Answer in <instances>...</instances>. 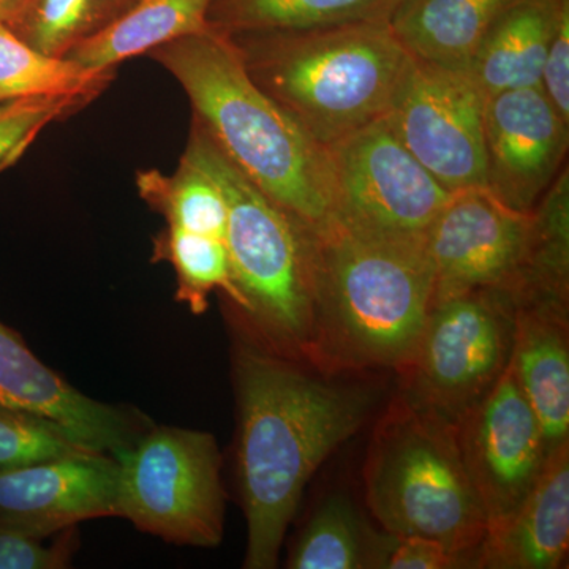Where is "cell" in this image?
Wrapping results in <instances>:
<instances>
[{
	"instance_id": "obj_26",
	"label": "cell",
	"mask_w": 569,
	"mask_h": 569,
	"mask_svg": "<svg viewBox=\"0 0 569 569\" xmlns=\"http://www.w3.org/2000/svg\"><path fill=\"white\" fill-rule=\"evenodd\" d=\"M516 296L569 298V171L567 164L533 211L529 261Z\"/></svg>"
},
{
	"instance_id": "obj_17",
	"label": "cell",
	"mask_w": 569,
	"mask_h": 569,
	"mask_svg": "<svg viewBox=\"0 0 569 569\" xmlns=\"http://www.w3.org/2000/svg\"><path fill=\"white\" fill-rule=\"evenodd\" d=\"M568 549L569 443L549 456L537 485L511 519L486 533L475 568H563Z\"/></svg>"
},
{
	"instance_id": "obj_16",
	"label": "cell",
	"mask_w": 569,
	"mask_h": 569,
	"mask_svg": "<svg viewBox=\"0 0 569 569\" xmlns=\"http://www.w3.org/2000/svg\"><path fill=\"white\" fill-rule=\"evenodd\" d=\"M516 299L509 366L537 415L550 456L569 443L568 305L530 296Z\"/></svg>"
},
{
	"instance_id": "obj_6",
	"label": "cell",
	"mask_w": 569,
	"mask_h": 569,
	"mask_svg": "<svg viewBox=\"0 0 569 569\" xmlns=\"http://www.w3.org/2000/svg\"><path fill=\"white\" fill-rule=\"evenodd\" d=\"M182 157L211 176L227 201L224 246L247 320L272 353L307 361L313 332L307 224L269 200L193 119Z\"/></svg>"
},
{
	"instance_id": "obj_4",
	"label": "cell",
	"mask_w": 569,
	"mask_h": 569,
	"mask_svg": "<svg viewBox=\"0 0 569 569\" xmlns=\"http://www.w3.org/2000/svg\"><path fill=\"white\" fill-rule=\"evenodd\" d=\"M228 37L250 80L323 148L387 118L411 63L389 21Z\"/></svg>"
},
{
	"instance_id": "obj_15",
	"label": "cell",
	"mask_w": 569,
	"mask_h": 569,
	"mask_svg": "<svg viewBox=\"0 0 569 569\" xmlns=\"http://www.w3.org/2000/svg\"><path fill=\"white\" fill-rule=\"evenodd\" d=\"M0 407L50 426L86 451L116 456L134 440L123 411L82 395L0 323Z\"/></svg>"
},
{
	"instance_id": "obj_8",
	"label": "cell",
	"mask_w": 569,
	"mask_h": 569,
	"mask_svg": "<svg viewBox=\"0 0 569 569\" xmlns=\"http://www.w3.org/2000/svg\"><path fill=\"white\" fill-rule=\"evenodd\" d=\"M112 458L119 466V516L176 545H220L222 458L211 433L159 427Z\"/></svg>"
},
{
	"instance_id": "obj_28",
	"label": "cell",
	"mask_w": 569,
	"mask_h": 569,
	"mask_svg": "<svg viewBox=\"0 0 569 569\" xmlns=\"http://www.w3.org/2000/svg\"><path fill=\"white\" fill-rule=\"evenodd\" d=\"M89 103L82 97H32L0 103V173L20 162L41 130Z\"/></svg>"
},
{
	"instance_id": "obj_18",
	"label": "cell",
	"mask_w": 569,
	"mask_h": 569,
	"mask_svg": "<svg viewBox=\"0 0 569 569\" xmlns=\"http://www.w3.org/2000/svg\"><path fill=\"white\" fill-rule=\"evenodd\" d=\"M559 0H518L505 10L468 63L486 99L508 89L541 86Z\"/></svg>"
},
{
	"instance_id": "obj_30",
	"label": "cell",
	"mask_w": 569,
	"mask_h": 569,
	"mask_svg": "<svg viewBox=\"0 0 569 569\" xmlns=\"http://www.w3.org/2000/svg\"><path fill=\"white\" fill-rule=\"evenodd\" d=\"M70 553L67 542L43 546L41 538L0 526V569H62Z\"/></svg>"
},
{
	"instance_id": "obj_7",
	"label": "cell",
	"mask_w": 569,
	"mask_h": 569,
	"mask_svg": "<svg viewBox=\"0 0 569 569\" xmlns=\"http://www.w3.org/2000/svg\"><path fill=\"white\" fill-rule=\"evenodd\" d=\"M516 306L497 288L433 295L417 347L397 370L399 395L458 426L509 365Z\"/></svg>"
},
{
	"instance_id": "obj_19",
	"label": "cell",
	"mask_w": 569,
	"mask_h": 569,
	"mask_svg": "<svg viewBox=\"0 0 569 569\" xmlns=\"http://www.w3.org/2000/svg\"><path fill=\"white\" fill-rule=\"evenodd\" d=\"M515 2L400 0L389 24L415 59L467 69L490 26Z\"/></svg>"
},
{
	"instance_id": "obj_2",
	"label": "cell",
	"mask_w": 569,
	"mask_h": 569,
	"mask_svg": "<svg viewBox=\"0 0 569 569\" xmlns=\"http://www.w3.org/2000/svg\"><path fill=\"white\" fill-rule=\"evenodd\" d=\"M313 332L321 372L400 369L436 295L426 239L367 233L329 217L307 227Z\"/></svg>"
},
{
	"instance_id": "obj_31",
	"label": "cell",
	"mask_w": 569,
	"mask_h": 569,
	"mask_svg": "<svg viewBox=\"0 0 569 569\" xmlns=\"http://www.w3.org/2000/svg\"><path fill=\"white\" fill-rule=\"evenodd\" d=\"M541 88L565 122L569 123V0L557 3Z\"/></svg>"
},
{
	"instance_id": "obj_9",
	"label": "cell",
	"mask_w": 569,
	"mask_h": 569,
	"mask_svg": "<svg viewBox=\"0 0 569 569\" xmlns=\"http://www.w3.org/2000/svg\"><path fill=\"white\" fill-rule=\"evenodd\" d=\"M326 152L331 217L355 230L426 239L451 198L397 140L385 118L328 146Z\"/></svg>"
},
{
	"instance_id": "obj_13",
	"label": "cell",
	"mask_w": 569,
	"mask_h": 569,
	"mask_svg": "<svg viewBox=\"0 0 569 569\" xmlns=\"http://www.w3.org/2000/svg\"><path fill=\"white\" fill-rule=\"evenodd\" d=\"M569 123L541 86L486 99L485 187L501 203L533 212L563 170Z\"/></svg>"
},
{
	"instance_id": "obj_14",
	"label": "cell",
	"mask_w": 569,
	"mask_h": 569,
	"mask_svg": "<svg viewBox=\"0 0 569 569\" xmlns=\"http://www.w3.org/2000/svg\"><path fill=\"white\" fill-rule=\"evenodd\" d=\"M119 516V466L110 455L77 451L0 470V526L48 538Z\"/></svg>"
},
{
	"instance_id": "obj_25",
	"label": "cell",
	"mask_w": 569,
	"mask_h": 569,
	"mask_svg": "<svg viewBox=\"0 0 569 569\" xmlns=\"http://www.w3.org/2000/svg\"><path fill=\"white\" fill-rule=\"evenodd\" d=\"M134 182L142 201L162 213L168 224L224 241L227 201L211 176L197 164L181 156L173 174H164L157 168L140 170Z\"/></svg>"
},
{
	"instance_id": "obj_24",
	"label": "cell",
	"mask_w": 569,
	"mask_h": 569,
	"mask_svg": "<svg viewBox=\"0 0 569 569\" xmlns=\"http://www.w3.org/2000/svg\"><path fill=\"white\" fill-rule=\"evenodd\" d=\"M137 0H22L6 22L26 43L56 58L99 36Z\"/></svg>"
},
{
	"instance_id": "obj_10",
	"label": "cell",
	"mask_w": 569,
	"mask_h": 569,
	"mask_svg": "<svg viewBox=\"0 0 569 569\" xmlns=\"http://www.w3.org/2000/svg\"><path fill=\"white\" fill-rule=\"evenodd\" d=\"M485 107L470 71L411 56L385 119L403 148L455 193L485 186Z\"/></svg>"
},
{
	"instance_id": "obj_11",
	"label": "cell",
	"mask_w": 569,
	"mask_h": 569,
	"mask_svg": "<svg viewBox=\"0 0 569 569\" xmlns=\"http://www.w3.org/2000/svg\"><path fill=\"white\" fill-rule=\"evenodd\" d=\"M458 441L488 533L500 529L535 488L549 459L537 415L511 366L460 419Z\"/></svg>"
},
{
	"instance_id": "obj_3",
	"label": "cell",
	"mask_w": 569,
	"mask_h": 569,
	"mask_svg": "<svg viewBox=\"0 0 569 569\" xmlns=\"http://www.w3.org/2000/svg\"><path fill=\"white\" fill-rule=\"evenodd\" d=\"M146 56L182 86L193 121L269 200L307 227L331 217L326 148L250 80L227 33L211 28Z\"/></svg>"
},
{
	"instance_id": "obj_12",
	"label": "cell",
	"mask_w": 569,
	"mask_h": 569,
	"mask_svg": "<svg viewBox=\"0 0 569 569\" xmlns=\"http://www.w3.org/2000/svg\"><path fill=\"white\" fill-rule=\"evenodd\" d=\"M533 212L501 203L485 186L451 194L426 234L436 295L497 288L516 293L529 261Z\"/></svg>"
},
{
	"instance_id": "obj_32",
	"label": "cell",
	"mask_w": 569,
	"mask_h": 569,
	"mask_svg": "<svg viewBox=\"0 0 569 569\" xmlns=\"http://www.w3.org/2000/svg\"><path fill=\"white\" fill-rule=\"evenodd\" d=\"M381 568L387 569H458L470 568L468 561L447 546L429 538H397L389 535Z\"/></svg>"
},
{
	"instance_id": "obj_5",
	"label": "cell",
	"mask_w": 569,
	"mask_h": 569,
	"mask_svg": "<svg viewBox=\"0 0 569 569\" xmlns=\"http://www.w3.org/2000/svg\"><path fill=\"white\" fill-rule=\"evenodd\" d=\"M362 479L367 508L385 533L433 539L475 568L488 523L460 456L458 426L397 395L373 429Z\"/></svg>"
},
{
	"instance_id": "obj_27",
	"label": "cell",
	"mask_w": 569,
	"mask_h": 569,
	"mask_svg": "<svg viewBox=\"0 0 569 569\" xmlns=\"http://www.w3.org/2000/svg\"><path fill=\"white\" fill-rule=\"evenodd\" d=\"M153 260L173 266L178 279L176 299L186 302L193 313L208 310V296L213 290H222L239 309L244 306L223 239L168 224L153 242Z\"/></svg>"
},
{
	"instance_id": "obj_21",
	"label": "cell",
	"mask_w": 569,
	"mask_h": 569,
	"mask_svg": "<svg viewBox=\"0 0 569 569\" xmlns=\"http://www.w3.org/2000/svg\"><path fill=\"white\" fill-rule=\"evenodd\" d=\"M400 0H213L209 24L233 36L241 32L299 31L391 20Z\"/></svg>"
},
{
	"instance_id": "obj_23",
	"label": "cell",
	"mask_w": 569,
	"mask_h": 569,
	"mask_svg": "<svg viewBox=\"0 0 569 569\" xmlns=\"http://www.w3.org/2000/svg\"><path fill=\"white\" fill-rule=\"evenodd\" d=\"M389 535L376 538L350 498L329 497L302 530L288 559L291 569L381 568Z\"/></svg>"
},
{
	"instance_id": "obj_20",
	"label": "cell",
	"mask_w": 569,
	"mask_h": 569,
	"mask_svg": "<svg viewBox=\"0 0 569 569\" xmlns=\"http://www.w3.org/2000/svg\"><path fill=\"white\" fill-rule=\"evenodd\" d=\"M213 0H137L119 20L99 36L67 54L86 69L116 70L127 59L182 39L209 31Z\"/></svg>"
},
{
	"instance_id": "obj_1",
	"label": "cell",
	"mask_w": 569,
	"mask_h": 569,
	"mask_svg": "<svg viewBox=\"0 0 569 569\" xmlns=\"http://www.w3.org/2000/svg\"><path fill=\"white\" fill-rule=\"evenodd\" d=\"M238 473L247 569L279 563L284 533L310 479L366 425L376 396L312 376L295 359L244 348L236 358Z\"/></svg>"
},
{
	"instance_id": "obj_22",
	"label": "cell",
	"mask_w": 569,
	"mask_h": 569,
	"mask_svg": "<svg viewBox=\"0 0 569 569\" xmlns=\"http://www.w3.org/2000/svg\"><path fill=\"white\" fill-rule=\"evenodd\" d=\"M116 70H91L37 51L0 21V103L32 97H82L93 102Z\"/></svg>"
},
{
	"instance_id": "obj_33",
	"label": "cell",
	"mask_w": 569,
	"mask_h": 569,
	"mask_svg": "<svg viewBox=\"0 0 569 569\" xmlns=\"http://www.w3.org/2000/svg\"><path fill=\"white\" fill-rule=\"evenodd\" d=\"M22 0H0V21L7 22L20 9Z\"/></svg>"
},
{
	"instance_id": "obj_29",
	"label": "cell",
	"mask_w": 569,
	"mask_h": 569,
	"mask_svg": "<svg viewBox=\"0 0 569 569\" xmlns=\"http://www.w3.org/2000/svg\"><path fill=\"white\" fill-rule=\"evenodd\" d=\"M86 451L50 426L0 407V470Z\"/></svg>"
}]
</instances>
